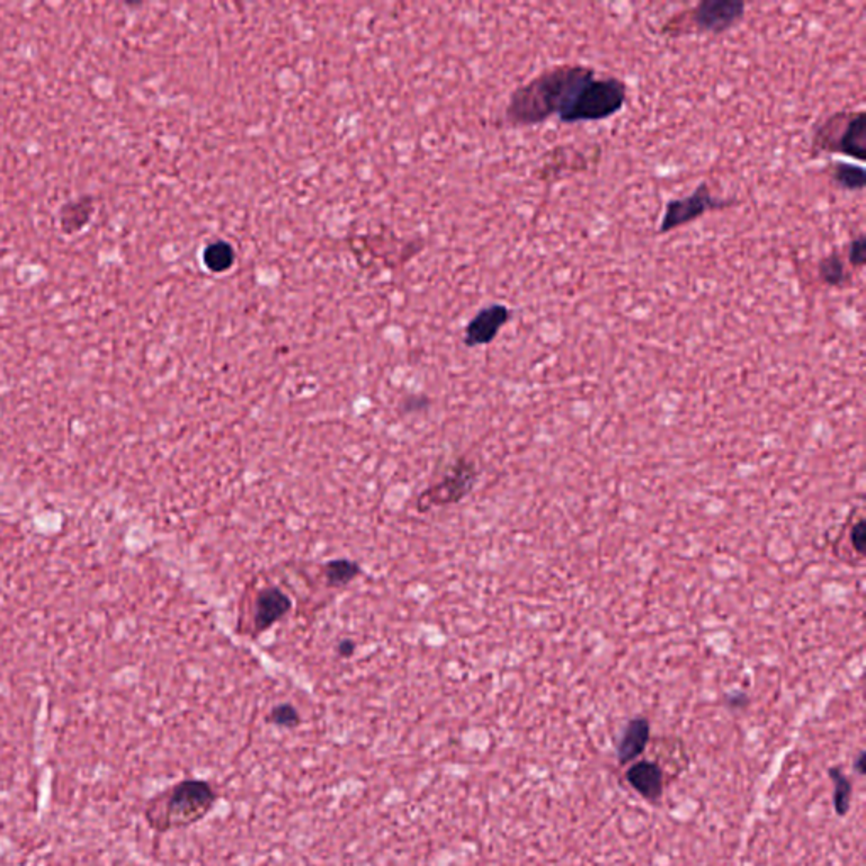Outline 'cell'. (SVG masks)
<instances>
[{
  "label": "cell",
  "mask_w": 866,
  "mask_h": 866,
  "mask_svg": "<svg viewBox=\"0 0 866 866\" xmlns=\"http://www.w3.org/2000/svg\"><path fill=\"white\" fill-rule=\"evenodd\" d=\"M865 522H863V520H858V523H856V524H852V549L858 552V553H863V551H865Z\"/></svg>",
  "instance_id": "obj_21"
},
{
  "label": "cell",
  "mask_w": 866,
  "mask_h": 866,
  "mask_svg": "<svg viewBox=\"0 0 866 866\" xmlns=\"http://www.w3.org/2000/svg\"><path fill=\"white\" fill-rule=\"evenodd\" d=\"M476 479H478L476 464L462 457L449 468L445 476L442 478V481L433 484L420 495L416 501V508L424 513L437 506H449V505L459 503L470 493Z\"/></svg>",
  "instance_id": "obj_6"
},
{
  "label": "cell",
  "mask_w": 866,
  "mask_h": 866,
  "mask_svg": "<svg viewBox=\"0 0 866 866\" xmlns=\"http://www.w3.org/2000/svg\"><path fill=\"white\" fill-rule=\"evenodd\" d=\"M852 111L836 112L829 115L825 121L814 129L812 134V151L817 152H838L839 144L843 134L846 131V125L850 123Z\"/></svg>",
  "instance_id": "obj_9"
},
{
  "label": "cell",
  "mask_w": 866,
  "mask_h": 866,
  "mask_svg": "<svg viewBox=\"0 0 866 866\" xmlns=\"http://www.w3.org/2000/svg\"><path fill=\"white\" fill-rule=\"evenodd\" d=\"M738 205L734 200L729 198H719L711 193V188L706 181L694 190V192L682 196V198H672L667 202L663 215H661L657 234H669L675 229H680L688 225L690 222H696L704 217L709 212L716 210H725L729 206Z\"/></svg>",
  "instance_id": "obj_4"
},
{
  "label": "cell",
  "mask_w": 866,
  "mask_h": 866,
  "mask_svg": "<svg viewBox=\"0 0 866 866\" xmlns=\"http://www.w3.org/2000/svg\"><path fill=\"white\" fill-rule=\"evenodd\" d=\"M291 609L288 596L278 588H266L256 597L254 624L258 632H266L279 619L285 618Z\"/></svg>",
  "instance_id": "obj_8"
},
{
  "label": "cell",
  "mask_w": 866,
  "mask_h": 866,
  "mask_svg": "<svg viewBox=\"0 0 866 866\" xmlns=\"http://www.w3.org/2000/svg\"><path fill=\"white\" fill-rule=\"evenodd\" d=\"M94 198L85 195L69 200L59 210V225L65 234H77L85 229L94 215Z\"/></svg>",
  "instance_id": "obj_10"
},
{
  "label": "cell",
  "mask_w": 866,
  "mask_h": 866,
  "mask_svg": "<svg viewBox=\"0 0 866 866\" xmlns=\"http://www.w3.org/2000/svg\"><path fill=\"white\" fill-rule=\"evenodd\" d=\"M829 177L838 187L848 192H861L865 188L866 173L863 166L839 161L831 166Z\"/></svg>",
  "instance_id": "obj_16"
},
{
  "label": "cell",
  "mask_w": 866,
  "mask_h": 866,
  "mask_svg": "<svg viewBox=\"0 0 866 866\" xmlns=\"http://www.w3.org/2000/svg\"><path fill=\"white\" fill-rule=\"evenodd\" d=\"M831 777L834 779V802H836V811L838 814H846L850 807V796H852V785L848 779L838 770H831Z\"/></svg>",
  "instance_id": "obj_18"
},
{
  "label": "cell",
  "mask_w": 866,
  "mask_h": 866,
  "mask_svg": "<svg viewBox=\"0 0 866 866\" xmlns=\"http://www.w3.org/2000/svg\"><path fill=\"white\" fill-rule=\"evenodd\" d=\"M817 275H819V279L821 283L825 285V287H831V288H839V287H844L850 279L848 276V271H846V264H844V260L839 252H831L825 256L819 264H817Z\"/></svg>",
  "instance_id": "obj_15"
},
{
  "label": "cell",
  "mask_w": 866,
  "mask_h": 866,
  "mask_svg": "<svg viewBox=\"0 0 866 866\" xmlns=\"http://www.w3.org/2000/svg\"><path fill=\"white\" fill-rule=\"evenodd\" d=\"M215 802V792L202 780H185L165 792L163 800L154 798L148 807V821L156 829L193 825L205 817Z\"/></svg>",
  "instance_id": "obj_3"
},
{
  "label": "cell",
  "mask_w": 866,
  "mask_h": 866,
  "mask_svg": "<svg viewBox=\"0 0 866 866\" xmlns=\"http://www.w3.org/2000/svg\"><path fill=\"white\" fill-rule=\"evenodd\" d=\"M650 736V725L643 717H636L630 721L624 729L623 738L618 746V756L621 761H632L642 755L645 750L646 742Z\"/></svg>",
  "instance_id": "obj_13"
},
{
  "label": "cell",
  "mask_w": 866,
  "mask_h": 866,
  "mask_svg": "<svg viewBox=\"0 0 866 866\" xmlns=\"http://www.w3.org/2000/svg\"><path fill=\"white\" fill-rule=\"evenodd\" d=\"M360 574V567L352 561L347 559H337L331 561L324 567V576L327 584L332 588H342L351 584L354 579Z\"/></svg>",
  "instance_id": "obj_17"
},
{
  "label": "cell",
  "mask_w": 866,
  "mask_h": 866,
  "mask_svg": "<svg viewBox=\"0 0 866 866\" xmlns=\"http://www.w3.org/2000/svg\"><path fill=\"white\" fill-rule=\"evenodd\" d=\"M354 652H356V643H354L352 640H342V642L339 643V646H337V653H339L341 657H344V659L352 657Z\"/></svg>",
  "instance_id": "obj_22"
},
{
  "label": "cell",
  "mask_w": 866,
  "mask_h": 866,
  "mask_svg": "<svg viewBox=\"0 0 866 866\" xmlns=\"http://www.w3.org/2000/svg\"><path fill=\"white\" fill-rule=\"evenodd\" d=\"M839 154L850 156L856 161L866 160V114L863 111L852 112L850 123L841 139Z\"/></svg>",
  "instance_id": "obj_11"
},
{
  "label": "cell",
  "mask_w": 866,
  "mask_h": 866,
  "mask_svg": "<svg viewBox=\"0 0 866 866\" xmlns=\"http://www.w3.org/2000/svg\"><path fill=\"white\" fill-rule=\"evenodd\" d=\"M626 100V83L618 77H599L594 73L576 90L559 121L562 124L601 123L623 111Z\"/></svg>",
  "instance_id": "obj_2"
},
{
  "label": "cell",
  "mask_w": 866,
  "mask_h": 866,
  "mask_svg": "<svg viewBox=\"0 0 866 866\" xmlns=\"http://www.w3.org/2000/svg\"><path fill=\"white\" fill-rule=\"evenodd\" d=\"M202 260L210 273L221 275L235 264V251L227 241H215L204 249Z\"/></svg>",
  "instance_id": "obj_14"
},
{
  "label": "cell",
  "mask_w": 866,
  "mask_h": 866,
  "mask_svg": "<svg viewBox=\"0 0 866 866\" xmlns=\"http://www.w3.org/2000/svg\"><path fill=\"white\" fill-rule=\"evenodd\" d=\"M269 719H271V723H275L276 726H281V728H295V726L300 725V715H298L296 707L291 706V704L276 706L275 709L271 711Z\"/></svg>",
  "instance_id": "obj_19"
},
{
  "label": "cell",
  "mask_w": 866,
  "mask_h": 866,
  "mask_svg": "<svg viewBox=\"0 0 866 866\" xmlns=\"http://www.w3.org/2000/svg\"><path fill=\"white\" fill-rule=\"evenodd\" d=\"M848 262L854 269H861L866 262V241L865 235L860 234L856 239H852L848 246Z\"/></svg>",
  "instance_id": "obj_20"
},
{
  "label": "cell",
  "mask_w": 866,
  "mask_h": 866,
  "mask_svg": "<svg viewBox=\"0 0 866 866\" xmlns=\"http://www.w3.org/2000/svg\"><path fill=\"white\" fill-rule=\"evenodd\" d=\"M744 13L746 4L742 0H702L688 13H680L682 19H688V24L679 29L677 34H682L686 29V32L694 31L717 36L734 28L744 17Z\"/></svg>",
  "instance_id": "obj_5"
},
{
  "label": "cell",
  "mask_w": 866,
  "mask_h": 866,
  "mask_svg": "<svg viewBox=\"0 0 866 866\" xmlns=\"http://www.w3.org/2000/svg\"><path fill=\"white\" fill-rule=\"evenodd\" d=\"M511 318V310L503 303H493L481 308L466 327L464 342L468 347L491 344Z\"/></svg>",
  "instance_id": "obj_7"
},
{
  "label": "cell",
  "mask_w": 866,
  "mask_h": 866,
  "mask_svg": "<svg viewBox=\"0 0 866 866\" xmlns=\"http://www.w3.org/2000/svg\"><path fill=\"white\" fill-rule=\"evenodd\" d=\"M596 69L584 65H557L542 71L509 96L505 119L513 127L543 124L561 115L579 87Z\"/></svg>",
  "instance_id": "obj_1"
},
{
  "label": "cell",
  "mask_w": 866,
  "mask_h": 866,
  "mask_svg": "<svg viewBox=\"0 0 866 866\" xmlns=\"http://www.w3.org/2000/svg\"><path fill=\"white\" fill-rule=\"evenodd\" d=\"M628 780L633 785L636 792H640L643 798H661V770L650 761H640L633 765L628 771Z\"/></svg>",
  "instance_id": "obj_12"
}]
</instances>
